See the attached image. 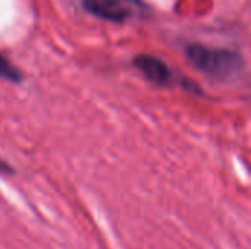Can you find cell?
Masks as SVG:
<instances>
[{
	"label": "cell",
	"mask_w": 251,
	"mask_h": 249,
	"mask_svg": "<svg viewBox=\"0 0 251 249\" xmlns=\"http://www.w3.org/2000/svg\"><path fill=\"white\" fill-rule=\"evenodd\" d=\"M9 172H12V169L6 163L0 161V173H9Z\"/></svg>",
	"instance_id": "cell-5"
},
{
	"label": "cell",
	"mask_w": 251,
	"mask_h": 249,
	"mask_svg": "<svg viewBox=\"0 0 251 249\" xmlns=\"http://www.w3.org/2000/svg\"><path fill=\"white\" fill-rule=\"evenodd\" d=\"M134 65L137 69L143 72V75L151 81L153 84L163 85L169 81L171 78V70L166 66V63L154 56L150 54H140L134 59Z\"/></svg>",
	"instance_id": "cell-3"
},
{
	"label": "cell",
	"mask_w": 251,
	"mask_h": 249,
	"mask_svg": "<svg viewBox=\"0 0 251 249\" xmlns=\"http://www.w3.org/2000/svg\"><path fill=\"white\" fill-rule=\"evenodd\" d=\"M0 78L12 82H19L22 79L21 72L10 62H7V59H4L1 54H0Z\"/></svg>",
	"instance_id": "cell-4"
},
{
	"label": "cell",
	"mask_w": 251,
	"mask_h": 249,
	"mask_svg": "<svg viewBox=\"0 0 251 249\" xmlns=\"http://www.w3.org/2000/svg\"><path fill=\"white\" fill-rule=\"evenodd\" d=\"M84 6L93 15L112 22H124L137 7H143L140 0H84Z\"/></svg>",
	"instance_id": "cell-2"
},
{
	"label": "cell",
	"mask_w": 251,
	"mask_h": 249,
	"mask_svg": "<svg viewBox=\"0 0 251 249\" xmlns=\"http://www.w3.org/2000/svg\"><path fill=\"white\" fill-rule=\"evenodd\" d=\"M185 54L194 68L218 81H229L237 78L243 68V57L232 50L213 48L203 44H190Z\"/></svg>",
	"instance_id": "cell-1"
}]
</instances>
